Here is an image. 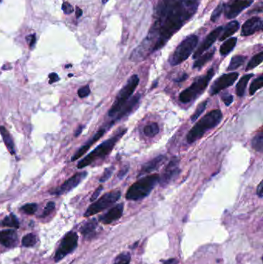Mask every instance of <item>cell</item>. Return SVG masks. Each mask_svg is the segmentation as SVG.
I'll list each match as a JSON object with an SVG mask.
<instances>
[{"instance_id": "6da1fadb", "label": "cell", "mask_w": 263, "mask_h": 264, "mask_svg": "<svg viewBox=\"0 0 263 264\" xmlns=\"http://www.w3.org/2000/svg\"><path fill=\"white\" fill-rule=\"evenodd\" d=\"M198 0H160L155 10V22L143 44L130 59L141 61L151 53L162 49L196 13Z\"/></svg>"}, {"instance_id": "7a4b0ae2", "label": "cell", "mask_w": 263, "mask_h": 264, "mask_svg": "<svg viewBox=\"0 0 263 264\" xmlns=\"http://www.w3.org/2000/svg\"><path fill=\"white\" fill-rule=\"evenodd\" d=\"M223 118L222 110L215 109L211 110L208 114L202 117L198 122L192 127L187 135V142L189 144L199 140L203 137L208 130L216 127Z\"/></svg>"}, {"instance_id": "3957f363", "label": "cell", "mask_w": 263, "mask_h": 264, "mask_svg": "<svg viewBox=\"0 0 263 264\" xmlns=\"http://www.w3.org/2000/svg\"><path fill=\"white\" fill-rule=\"evenodd\" d=\"M127 130V128L118 129V130L116 131V133L111 138L102 142L101 144L97 146L95 149H93L90 154L87 155L85 158H83L81 161H80L77 165V168L83 169V168L87 167L91 165L93 162L103 159L108 156L119 140L126 134Z\"/></svg>"}, {"instance_id": "277c9868", "label": "cell", "mask_w": 263, "mask_h": 264, "mask_svg": "<svg viewBox=\"0 0 263 264\" xmlns=\"http://www.w3.org/2000/svg\"><path fill=\"white\" fill-rule=\"evenodd\" d=\"M160 180L158 174L145 176L137 181L129 188L126 193V199L130 201H139L143 199L150 194Z\"/></svg>"}, {"instance_id": "5b68a950", "label": "cell", "mask_w": 263, "mask_h": 264, "mask_svg": "<svg viewBox=\"0 0 263 264\" xmlns=\"http://www.w3.org/2000/svg\"><path fill=\"white\" fill-rule=\"evenodd\" d=\"M215 68L212 67L208 70V72L205 75L198 77L191 86L181 93L179 95V100L181 102L188 104L198 98L206 90L208 84L215 75Z\"/></svg>"}, {"instance_id": "8992f818", "label": "cell", "mask_w": 263, "mask_h": 264, "mask_svg": "<svg viewBox=\"0 0 263 264\" xmlns=\"http://www.w3.org/2000/svg\"><path fill=\"white\" fill-rule=\"evenodd\" d=\"M139 81H140V80H139V76L136 75V74L132 75L129 78L127 84H125L124 87L120 90V92L118 93L117 97L115 98L113 105L111 106L110 110H109V117H115V116L117 115L120 109L128 101L129 99L135 92V90H136L137 87L139 86Z\"/></svg>"}, {"instance_id": "52a82bcc", "label": "cell", "mask_w": 263, "mask_h": 264, "mask_svg": "<svg viewBox=\"0 0 263 264\" xmlns=\"http://www.w3.org/2000/svg\"><path fill=\"white\" fill-rule=\"evenodd\" d=\"M198 38L196 35L187 37L175 49V52L170 57L169 62L172 66L179 65L183 63L193 53L198 45Z\"/></svg>"}, {"instance_id": "ba28073f", "label": "cell", "mask_w": 263, "mask_h": 264, "mask_svg": "<svg viewBox=\"0 0 263 264\" xmlns=\"http://www.w3.org/2000/svg\"><path fill=\"white\" fill-rule=\"evenodd\" d=\"M121 192L119 190H113L103 195L98 200L95 201L93 204L89 206L84 213L85 217H90L93 215L97 214L104 209L113 206L115 202L120 199Z\"/></svg>"}, {"instance_id": "9c48e42d", "label": "cell", "mask_w": 263, "mask_h": 264, "mask_svg": "<svg viewBox=\"0 0 263 264\" xmlns=\"http://www.w3.org/2000/svg\"><path fill=\"white\" fill-rule=\"evenodd\" d=\"M78 244V235L75 232H69L64 236L58 249L56 251L54 259L59 262L70 254L77 248Z\"/></svg>"}, {"instance_id": "30bf717a", "label": "cell", "mask_w": 263, "mask_h": 264, "mask_svg": "<svg viewBox=\"0 0 263 264\" xmlns=\"http://www.w3.org/2000/svg\"><path fill=\"white\" fill-rule=\"evenodd\" d=\"M179 165H180V159L176 156L171 159L169 163L165 167L163 174L160 176L159 182H160L161 186L165 187L168 184H170V182L180 174L181 169Z\"/></svg>"}, {"instance_id": "8fae6325", "label": "cell", "mask_w": 263, "mask_h": 264, "mask_svg": "<svg viewBox=\"0 0 263 264\" xmlns=\"http://www.w3.org/2000/svg\"><path fill=\"white\" fill-rule=\"evenodd\" d=\"M87 172L76 173L71 178L67 179L64 184L60 186V187L56 188L54 190H52L51 192H50V193L51 195H56V196L67 194V192H70L72 189L77 187L80 182L87 177Z\"/></svg>"}, {"instance_id": "7c38bea8", "label": "cell", "mask_w": 263, "mask_h": 264, "mask_svg": "<svg viewBox=\"0 0 263 264\" xmlns=\"http://www.w3.org/2000/svg\"><path fill=\"white\" fill-rule=\"evenodd\" d=\"M238 77V73L231 72L229 74H225L218 77L210 88V95H216L217 94L233 85Z\"/></svg>"}, {"instance_id": "4fadbf2b", "label": "cell", "mask_w": 263, "mask_h": 264, "mask_svg": "<svg viewBox=\"0 0 263 264\" xmlns=\"http://www.w3.org/2000/svg\"><path fill=\"white\" fill-rule=\"evenodd\" d=\"M253 4V0H234L225 7V15L227 19L235 18L244 10Z\"/></svg>"}, {"instance_id": "5bb4252c", "label": "cell", "mask_w": 263, "mask_h": 264, "mask_svg": "<svg viewBox=\"0 0 263 264\" xmlns=\"http://www.w3.org/2000/svg\"><path fill=\"white\" fill-rule=\"evenodd\" d=\"M222 30H223V29H222V27H217L216 29H215V30H212V32L210 33L208 37L204 40V42L197 49L196 51H195V54H194L193 58H198V57H199L200 56H202L207 50H208L210 47H212V44L216 41L217 39L219 37L220 34L222 33Z\"/></svg>"}, {"instance_id": "9a60e30c", "label": "cell", "mask_w": 263, "mask_h": 264, "mask_svg": "<svg viewBox=\"0 0 263 264\" xmlns=\"http://www.w3.org/2000/svg\"><path fill=\"white\" fill-rule=\"evenodd\" d=\"M123 203L116 205L110 209L108 212H106L103 216L99 218V220L103 224H110L115 221L118 220L122 216L123 212Z\"/></svg>"}, {"instance_id": "2e32d148", "label": "cell", "mask_w": 263, "mask_h": 264, "mask_svg": "<svg viewBox=\"0 0 263 264\" xmlns=\"http://www.w3.org/2000/svg\"><path fill=\"white\" fill-rule=\"evenodd\" d=\"M262 30V20L259 17H252L247 20L241 28V36L248 37Z\"/></svg>"}, {"instance_id": "e0dca14e", "label": "cell", "mask_w": 263, "mask_h": 264, "mask_svg": "<svg viewBox=\"0 0 263 264\" xmlns=\"http://www.w3.org/2000/svg\"><path fill=\"white\" fill-rule=\"evenodd\" d=\"M166 156L162 155V156H157L155 159L146 162L145 164L142 166V169H141L140 172H139V175H138V177H141V176L149 174L151 172L159 169V168L163 165L164 162L166 161Z\"/></svg>"}, {"instance_id": "ac0fdd59", "label": "cell", "mask_w": 263, "mask_h": 264, "mask_svg": "<svg viewBox=\"0 0 263 264\" xmlns=\"http://www.w3.org/2000/svg\"><path fill=\"white\" fill-rule=\"evenodd\" d=\"M140 99L141 94H136L135 97H132L130 100H128V101H127V104L126 103V104L123 106V107L120 109V111L117 113V115L115 116L116 118L113 119V120L111 123V125L115 122V121H116V120H121L123 117H127L128 114H130V113L132 112V110H133L134 109L137 107L138 104H139V101H140Z\"/></svg>"}, {"instance_id": "d6986e66", "label": "cell", "mask_w": 263, "mask_h": 264, "mask_svg": "<svg viewBox=\"0 0 263 264\" xmlns=\"http://www.w3.org/2000/svg\"><path fill=\"white\" fill-rule=\"evenodd\" d=\"M18 243L17 233L13 229L0 231V244L6 247H15Z\"/></svg>"}, {"instance_id": "ffe728a7", "label": "cell", "mask_w": 263, "mask_h": 264, "mask_svg": "<svg viewBox=\"0 0 263 264\" xmlns=\"http://www.w3.org/2000/svg\"><path fill=\"white\" fill-rule=\"evenodd\" d=\"M105 132H106V128H104V127L100 128V130H99L93 136V137H92L91 139H90V140L84 145V146H82V147L77 151L76 154L73 155V156L71 159L72 162L77 161V159H80V158H81L83 155L85 154L86 152L90 149V148L91 147L95 142L100 140V138L103 137V135L105 134Z\"/></svg>"}, {"instance_id": "44dd1931", "label": "cell", "mask_w": 263, "mask_h": 264, "mask_svg": "<svg viewBox=\"0 0 263 264\" xmlns=\"http://www.w3.org/2000/svg\"><path fill=\"white\" fill-rule=\"evenodd\" d=\"M97 227H98V223L97 219H90L82 225L80 232L85 239H93L97 235Z\"/></svg>"}, {"instance_id": "7402d4cb", "label": "cell", "mask_w": 263, "mask_h": 264, "mask_svg": "<svg viewBox=\"0 0 263 264\" xmlns=\"http://www.w3.org/2000/svg\"><path fill=\"white\" fill-rule=\"evenodd\" d=\"M0 134L2 136L6 146H7L9 152H10V154L13 155V156L15 155V146H14V141H13L12 137L10 136L8 130L4 126H0Z\"/></svg>"}, {"instance_id": "603a6c76", "label": "cell", "mask_w": 263, "mask_h": 264, "mask_svg": "<svg viewBox=\"0 0 263 264\" xmlns=\"http://www.w3.org/2000/svg\"><path fill=\"white\" fill-rule=\"evenodd\" d=\"M239 27V23L236 21V20H233V21L230 22L229 24L225 27L222 36H221V37L219 38L220 41H223V40H226L228 37L235 34V33L238 31Z\"/></svg>"}, {"instance_id": "cb8c5ba5", "label": "cell", "mask_w": 263, "mask_h": 264, "mask_svg": "<svg viewBox=\"0 0 263 264\" xmlns=\"http://www.w3.org/2000/svg\"><path fill=\"white\" fill-rule=\"evenodd\" d=\"M253 77V74H249L244 75L243 77H241V79L238 80V83L237 84L236 88V94L238 97H243L245 94V89H246L247 85H248V81L250 79Z\"/></svg>"}, {"instance_id": "d4e9b609", "label": "cell", "mask_w": 263, "mask_h": 264, "mask_svg": "<svg viewBox=\"0 0 263 264\" xmlns=\"http://www.w3.org/2000/svg\"><path fill=\"white\" fill-rule=\"evenodd\" d=\"M215 49L211 50L209 52L206 53L204 55L200 56L198 58H197L196 61L194 63L193 68L194 69H200L202 68L203 66H205L208 61L212 60L214 54H215Z\"/></svg>"}, {"instance_id": "484cf974", "label": "cell", "mask_w": 263, "mask_h": 264, "mask_svg": "<svg viewBox=\"0 0 263 264\" xmlns=\"http://www.w3.org/2000/svg\"><path fill=\"white\" fill-rule=\"evenodd\" d=\"M237 38H235V37H232V38H230L226 40L220 47V54H221V55H228L229 53H231V50L235 48Z\"/></svg>"}, {"instance_id": "4316f807", "label": "cell", "mask_w": 263, "mask_h": 264, "mask_svg": "<svg viewBox=\"0 0 263 264\" xmlns=\"http://www.w3.org/2000/svg\"><path fill=\"white\" fill-rule=\"evenodd\" d=\"M0 226L18 229V228L20 227V222H19L17 216L13 214V213H11V214L9 215V216H6L4 220L0 222Z\"/></svg>"}, {"instance_id": "83f0119b", "label": "cell", "mask_w": 263, "mask_h": 264, "mask_svg": "<svg viewBox=\"0 0 263 264\" xmlns=\"http://www.w3.org/2000/svg\"><path fill=\"white\" fill-rule=\"evenodd\" d=\"M159 126L156 122L150 123L147 124L144 128V134L146 137L154 138L159 133Z\"/></svg>"}, {"instance_id": "f1b7e54d", "label": "cell", "mask_w": 263, "mask_h": 264, "mask_svg": "<svg viewBox=\"0 0 263 264\" xmlns=\"http://www.w3.org/2000/svg\"><path fill=\"white\" fill-rule=\"evenodd\" d=\"M246 57L244 56L237 55L235 57H232L230 62L229 65H228L227 70L228 71H231V70H235L238 69V67H241L242 64L245 63Z\"/></svg>"}, {"instance_id": "f546056e", "label": "cell", "mask_w": 263, "mask_h": 264, "mask_svg": "<svg viewBox=\"0 0 263 264\" xmlns=\"http://www.w3.org/2000/svg\"><path fill=\"white\" fill-rule=\"evenodd\" d=\"M251 147L254 150L258 152H262L263 151V131L260 130L258 134L253 138L251 141Z\"/></svg>"}, {"instance_id": "4dcf8cb0", "label": "cell", "mask_w": 263, "mask_h": 264, "mask_svg": "<svg viewBox=\"0 0 263 264\" xmlns=\"http://www.w3.org/2000/svg\"><path fill=\"white\" fill-rule=\"evenodd\" d=\"M263 60V52H259L258 54H255L252 58L248 62V65H247L245 70L248 71V70H252V69L256 67L257 66L259 65L262 63Z\"/></svg>"}, {"instance_id": "1f68e13d", "label": "cell", "mask_w": 263, "mask_h": 264, "mask_svg": "<svg viewBox=\"0 0 263 264\" xmlns=\"http://www.w3.org/2000/svg\"><path fill=\"white\" fill-rule=\"evenodd\" d=\"M263 86V77L262 75H260L259 77H257L256 79L252 81L249 88L250 95H254L256 92L257 90H259Z\"/></svg>"}, {"instance_id": "d6a6232c", "label": "cell", "mask_w": 263, "mask_h": 264, "mask_svg": "<svg viewBox=\"0 0 263 264\" xmlns=\"http://www.w3.org/2000/svg\"><path fill=\"white\" fill-rule=\"evenodd\" d=\"M37 236L33 234V233H29V234L26 235L22 239L23 246H25V247L34 246L37 243Z\"/></svg>"}, {"instance_id": "836d02e7", "label": "cell", "mask_w": 263, "mask_h": 264, "mask_svg": "<svg viewBox=\"0 0 263 264\" xmlns=\"http://www.w3.org/2000/svg\"><path fill=\"white\" fill-rule=\"evenodd\" d=\"M208 100H204L203 102L201 103L197 107L196 110H195L194 114H192V117H191V120H192V122L195 121L198 117H200V115L202 114V113L205 111V108H206L207 104H208Z\"/></svg>"}, {"instance_id": "e575fe53", "label": "cell", "mask_w": 263, "mask_h": 264, "mask_svg": "<svg viewBox=\"0 0 263 264\" xmlns=\"http://www.w3.org/2000/svg\"><path fill=\"white\" fill-rule=\"evenodd\" d=\"M130 252H123L116 257L113 264H130Z\"/></svg>"}, {"instance_id": "d590c367", "label": "cell", "mask_w": 263, "mask_h": 264, "mask_svg": "<svg viewBox=\"0 0 263 264\" xmlns=\"http://www.w3.org/2000/svg\"><path fill=\"white\" fill-rule=\"evenodd\" d=\"M20 210L27 215H34L37 210V205L36 203H29L24 205L21 207Z\"/></svg>"}, {"instance_id": "8d00e7d4", "label": "cell", "mask_w": 263, "mask_h": 264, "mask_svg": "<svg viewBox=\"0 0 263 264\" xmlns=\"http://www.w3.org/2000/svg\"><path fill=\"white\" fill-rule=\"evenodd\" d=\"M223 4H220L215 9L213 13H212V17H211V20H212V22H216L217 20L219 19L222 13L223 12Z\"/></svg>"}, {"instance_id": "74e56055", "label": "cell", "mask_w": 263, "mask_h": 264, "mask_svg": "<svg viewBox=\"0 0 263 264\" xmlns=\"http://www.w3.org/2000/svg\"><path fill=\"white\" fill-rule=\"evenodd\" d=\"M113 171H114V167H113V166H111V167H109L107 168V169H105L103 175H102L101 178L100 179V182H107V181L111 177Z\"/></svg>"}, {"instance_id": "f35d334b", "label": "cell", "mask_w": 263, "mask_h": 264, "mask_svg": "<svg viewBox=\"0 0 263 264\" xmlns=\"http://www.w3.org/2000/svg\"><path fill=\"white\" fill-rule=\"evenodd\" d=\"M54 209H55V203L54 202H49L40 217H46L49 216L54 210Z\"/></svg>"}, {"instance_id": "ab89813d", "label": "cell", "mask_w": 263, "mask_h": 264, "mask_svg": "<svg viewBox=\"0 0 263 264\" xmlns=\"http://www.w3.org/2000/svg\"><path fill=\"white\" fill-rule=\"evenodd\" d=\"M90 87H89L88 85H87L84 86V87H82L81 88L79 89L77 94H78L79 97H81V98H83V97H87V96L90 94Z\"/></svg>"}, {"instance_id": "60d3db41", "label": "cell", "mask_w": 263, "mask_h": 264, "mask_svg": "<svg viewBox=\"0 0 263 264\" xmlns=\"http://www.w3.org/2000/svg\"><path fill=\"white\" fill-rule=\"evenodd\" d=\"M233 96L231 95L229 93H226V94H224L222 96V101L226 106L231 105V103L233 102Z\"/></svg>"}, {"instance_id": "b9f144b4", "label": "cell", "mask_w": 263, "mask_h": 264, "mask_svg": "<svg viewBox=\"0 0 263 264\" xmlns=\"http://www.w3.org/2000/svg\"><path fill=\"white\" fill-rule=\"evenodd\" d=\"M62 10L65 14H70L73 12V7L69 3L65 2L62 5Z\"/></svg>"}, {"instance_id": "7bdbcfd3", "label": "cell", "mask_w": 263, "mask_h": 264, "mask_svg": "<svg viewBox=\"0 0 263 264\" xmlns=\"http://www.w3.org/2000/svg\"><path fill=\"white\" fill-rule=\"evenodd\" d=\"M103 190V186H100L97 189H96L95 192H93V194L92 195L91 198H90V201L91 202H94V201L97 200L98 196H100V192Z\"/></svg>"}, {"instance_id": "ee69618b", "label": "cell", "mask_w": 263, "mask_h": 264, "mask_svg": "<svg viewBox=\"0 0 263 264\" xmlns=\"http://www.w3.org/2000/svg\"><path fill=\"white\" fill-rule=\"evenodd\" d=\"M129 171V166H125L120 169V172H118V175H117V177L119 179H122L126 175H127V172Z\"/></svg>"}, {"instance_id": "f6af8a7d", "label": "cell", "mask_w": 263, "mask_h": 264, "mask_svg": "<svg viewBox=\"0 0 263 264\" xmlns=\"http://www.w3.org/2000/svg\"><path fill=\"white\" fill-rule=\"evenodd\" d=\"M49 78H50V81H49L50 84H54V83L57 82V81L60 80L59 76L57 75L56 73H52V74H50V75H49Z\"/></svg>"}, {"instance_id": "bcb514c9", "label": "cell", "mask_w": 263, "mask_h": 264, "mask_svg": "<svg viewBox=\"0 0 263 264\" xmlns=\"http://www.w3.org/2000/svg\"><path fill=\"white\" fill-rule=\"evenodd\" d=\"M27 40L29 42V44H30V47L32 48L33 47H34V44H35L36 43V37L35 35H30L28 36V37H27Z\"/></svg>"}, {"instance_id": "7dc6e473", "label": "cell", "mask_w": 263, "mask_h": 264, "mask_svg": "<svg viewBox=\"0 0 263 264\" xmlns=\"http://www.w3.org/2000/svg\"><path fill=\"white\" fill-rule=\"evenodd\" d=\"M262 182H260L259 184H258V187H257L256 194L257 196L259 198H262L263 196V192H262Z\"/></svg>"}, {"instance_id": "c3c4849f", "label": "cell", "mask_w": 263, "mask_h": 264, "mask_svg": "<svg viewBox=\"0 0 263 264\" xmlns=\"http://www.w3.org/2000/svg\"><path fill=\"white\" fill-rule=\"evenodd\" d=\"M179 261L176 258H172V259H168V260L165 261L163 264H178Z\"/></svg>"}, {"instance_id": "681fc988", "label": "cell", "mask_w": 263, "mask_h": 264, "mask_svg": "<svg viewBox=\"0 0 263 264\" xmlns=\"http://www.w3.org/2000/svg\"><path fill=\"white\" fill-rule=\"evenodd\" d=\"M188 78V75H187L186 74H183V75L181 76L180 78L176 79V80H175V82H182V81H184V80H186V79Z\"/></svg>"}, {"instance_id": "f907efd6", "label": "cell", "mask_w": 263, "mask_h": 264, "mask_svg": "<svg viewBox=\"0 0 263 264\" xmlns=\"http://www.w3.org/2000/svg\"><path fill=\"white\" fill-rule=\"evenodd\" d=\"M83 126H80V127L77 128V130H76L75 132V136L76 137H78L79 136H80V134H81L82 130H83Z\"/></svg>"}, {"instance_id": "816d5d0a", "label": "cell", "mask_w": 263, "mask_h": 264, "mask_svg": "<svg viewBox=\"0 0 263 264\" xmlns=\"http://www.w3.org/2000/svg\"><path fill=\"white\" fill-rule=\"evenodd\" d=\"M76 11H77V12H76V15H77V18L81 17L82 14H83V13H82V10H80L79 7H77V8H76Z\"/></svg>"}, {"instance_id": "f5cc1de1", "label": "cell", "mask_w": 263, "mask_h": 264, "mask_svg": "<svg viewBox=\"0 0 263 264\" xmlns=\"http://www.w3.org/2000/svg\"><path fill=\"white\" fill-rule=\"evenodd\" d=\"M109 0H102V4H106L107 2H108Z\"/></svg>"}]
</instances>
